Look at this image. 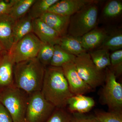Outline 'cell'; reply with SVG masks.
<instances>
[{
    "label": "cell",
    "mask_w": 122,
    "mask_h": 122,
    "mask_svg": "<svg viewBox=\"0 0 122 122\" xmlns=\"http://www.w3.org/2000/svg\"><path fill=\"white\" fill-rule=\"evenodd\" d=\"M97 4L87 5L70 16L68 35L81 38L96 28L98 16Z\"/></svg>",
    "instance_id": "cell-4"
},
{
    "label": "cell",
    "mask_w": 122,
    "mask_h": 122,
    "mask_svg": "<svg viewBox=\"0 0 122 122\" xmlns=\"http://www.w3.org/2000/svg\"><path fill=\"white\" fill-rule=\"evenodd\" d=\"M74 63L80 77L93 89L105 82L106 72L96 67L89 53L76 56Z\"/></svg>",
    "instance_id": "cell-5"
},
{
    "label": "cell",
    "mask_w": 122,
    "mask_h": 122,
    "mask_svg": "<svg viewBox=\"0 0 122 122\" xmlns=\"http://www.w3.org/2000/svg\"><path fill=\"white\" fill-rule=\"evenodd\" d=\"M15 0L0 1V16L8 15L10 10L15 2Z\"/></svg>",
    "instance_id": "cell-30"
},
{
    "label": "cell",
    "mask_w": 122,
    "mask_h": 122,
    "mask_svg": "<svg viewBox=\"0 0 122 122\" xmlns=\"http://www.w3.org/2000/svg\"></svg>",
    "instance_id": "cell-34"
},
{
    "label": "cell",
    "mask_w": 122,
    "mask_h": 122,
    "mask_svg": "<svg viewBox=\"0 0 122 122\" xmlns=\"http://www.w3.org/2000/svg\"><path fill=\"white\" fill-rule=\"evenodd\" d=\"M55 107L46 99L41 91L29 94L25 122H45Z\"/></svg>",
    "instance_id": "cell-7"
},
{
    "label": "cell",
    "mask_w": 122,
    "mask_h": 122,
    "mask_svg": "<svg viewBox=\"0 0 122 122\" xmlns=\"http://www.w3.org/2000/svg\"><path fill=\"white\" fill-rule=\"evenodd\" d=\"M108 34L104 29L96 27L79 38L82 46L86 51L99 48Z\"/></svg>",
    "instance_id": "cell-15"
},
{
    "label": "cell",
    "mask_w": 122,
    "mask_h": 122,
    "mask_svg": "<svg viewBox=\"0 0 122 122\" xmlns=\"http://www.w3.org/2000/svg\"><path fill=\"white\" fill-rule=\"evenodd\" d=\"M76 57V56L66 51L59 45H55L54 52L50 66L55 67H62L66 63L74 62Z\"/></svg>",
    "instance_id": "cell-19"
},
{
    "label": "cell",
    "mask_w": 122,
    "mask_h": 122,
    "mask_svg": "<svg viewBox=\"0 0 122 122\" xmlns=\"http://www.w3.org/2000/svg\"><path fill=\"white\" fill-rule=\"evenodd\" d=\"M116 79L114 73L107 69L100 100L102 104L107 106L109 111L122 112V86Z\"/></svg>",
    "instance_id": "cell-6"
},
{
    "label": "cell",
    "mask_w": 122,
    "mask_h": 122,
    "mask_svg": "<svg viewBox=\"0 0 122 122\" xmlns=\"http://www.w3.org/2000/svg\"><path fill=\"white\" fill-rule=\"evenodd\" d=\"M111 65L110 69L114 73L116 77L122 73V49L114 51L110 55Z\"/></svg>",
    "instance_id": "cell-27"
},
{
    "label": "cell",
    "mask_w": 122,
    "mask_h": 122,
    "mask_svg": "<svg viewBox=\"0 0 122 122\" xmlns=\"http://www.w3.org/2000/svg\"><path fill=\"white\" fill-rule=\"evenodd\" d=\"M42 93L55 108H66L73 94L70 90L62 67H46Z\"/></svg>",
    "instance_id": "cell-1"
},
{
    "label": "cell",
    "mask_w": 122,
    "mask_h": 122,
    "mask_svg": "<svg viewBox=\"0 0 122 122\" xmlns=\"http://www.w3.org/2000/svg\"><path fill=\"white\" fill-rule=\"evenodd\" d=\"M4 51H5L4 50L2 46L0 45V54L2 53Z\"/></svg>",
    "instance_id": "cell-32"
},
{
    "label": "cell",
    "mask_w": 122,
    "mask_h": 122,
    "mask_svg": "<svg viewBox=\"0 0 122 122\" xmlns=\"http://www.w3.org/2000/svg\"><path fill=\"white\" fill-rule=\"evenodd\" d=\"M58 45L63 50L76 56L86 52L82 46L79 38L68 34L61 37Z\"/></svg>",
    "instance_id": "cell-18"
},
{
    "label": "cell",
    "mask_w": 122,
    "mask_h": 122,
    "mask_svg": "<svg viewBox=\"0 0 122 122\" xmlns=\"http://www.w3.org/2000/svg\"><path fill=\"white\" fill-rule=\"evenodd\" d=\"M62 68L70 90L74 95H84L93 90L80 77L74 62L66 63L62 66Z\"/></svg>",
    "instance_id": "cell-9"
},
{
    "label": "cell",
    "mask_w": 122,
    "mask_h": 122,
    "mask_svg": "<svg viewBox=\"0 0 122 122\" xmlns=\"http://www.w3.org/2000/svg\"><path fill=\"white\" fill-rule=\"evenodd\" d=\"M98 2L96 0H59L50 7L48 12L70 17L87 5Z\"/></svg>",
    "instance_id": "cell-10"
},
{
    "label": "cell",
    "mask_w": 122,
    "mask_h": 122,
    "mask_svg": "<svg viewBox=\"0 0 122 122\" xmlns=\"http://www.w3.org/2000/svg\"><path fill=\"white\" fill-rule=\"evenodd\" d=\"M29 96L14 85L0 90V103L8 111L13 122H25Z\"/></svg>",
    "instance_id": "cell-3"
},
{
    "label": "cell",
    "mask_w": 122,
    "mask_h": 122,
    "mask_svg": "<svg viewBox=\"0 0 122 122\" xmlns=\"http://www.w3.org/2000/svg\"><path fill=\"white\" fill-rule=\"evenodd\" d=\"M92 61L99 70H104L111 65L109 51L104 49H98L89 53Z\"/></svg>",
    "instance_id": "cell-21"
},
{
    "label": "cell",
    "mask_w": 122,
    "mask_h": 122,
    "mask_svg": "<svg viewBox=\"0 0 122 122\" xmlns=\"http://www.w3.org/2000/svg\"><path fill=\"white\" fill-rule=\"evenodd\" d=\"M45 68L37 57L15 63L14 85L29 94L41 91Z\"/></svg>",
    "instance_id": "cell-2"
},
{
    "label": "cell",
    "mask_w": 122,
    "mask_h": 122,
    "mask_svg": "<svg viewBox=\"0 0 122 122\" xmlns=\"http://www.w3.org/2000/svg\"><path fill=\"white\" fill-rule=\"evenodd\" d=\"M95 116L101 122H122V112L96 111Z\"/></svg>",
    "instance_id": "cell-26"
},
{
    "label": "cell",
    "mask_w": 122,
    "mask_h": 122,
    "mask_svg": "<svg viewBox=\"0 0 122 122\" xmlns=\"http://www.w3.org/2000/svg\"><path fill=\"white\" fill-rule=\"evenodd\" d=\"M33 21L28 14L15 21L13 29V46L27 34L33 32Z\"/></svg>",
    "instance_id": "cell-17"
},
{
    "label": "cell",
    "mask_w": 122,
    "mask_h": 122,
    "mask_svg": "<svg viewBox=\"0 0 122 122\" xmlns=\"http://www.w3.org/2000/svg\"><path fill=\"white\" fill-rule=\"evenodd\" d=\"M33 32L42 42L53 45H58L61 37L40 18L33 20Z\"/></svg>",
    "instance_id": "cell-12"
},
{
    "label": "cell",
    "mask_w": 122,
    "mask_h": 122,
    "mask_svg": "<svg viewBox=\"0 0 122 122\" xmlns=\"http://www.w3.org/2000/svg\"><path fill=\"white\" fill-rule=\"evenodd\" d=\"M15 64L9 52L4 51L0 61V90L14 85Z\"/></svg>",
    "instance_id": "cell-13"
},
{
    "label": "cell",
    "mask_w": 122,
    "mask_h": 122,
    "mask_svg": "<svg viewBox=\"0 0 122 122\" xmlns=\"http://www.w3.org/2000/svg\"><path fill=\"white\" fill-rule=\"evenodd\" d=\"M122 33L121 31H116L108 34L103 43L98 49L115 51L122 49Z\"/></svg>",
    "instance_id": "cell-23"
},
{
    "label": "cell",
    "mask_w": 122,
    "mask_h": 122,
    "mask_svg": "<svg viewBox=\"0 0 122 122\" xmlns=\"http://www.w3.org/2000/svg\"><path fill=\"white\" fill-rule=\"evenodd\" d=\"M122 12V1L117 0H112L107 2L103 11L105 17L111 18L117 17Z\"/></svg>",
    "instance_id": "cell-25"
},
{
    "label": "cell",
    "mask_w": 122,
    "mask_h": 122,
    "mask_svg": "<svg viewBox=\"0 0 122 122\" xmlns=\"http://www.w3.org/2000/svg\"><path fill=\"white\" fill-rule=\"evenodd\" d=\"M42 42L31 33L18 42L9 52L15 63L36 58Z\"/></svg>",
    "instance_id": "cell-8"
},
{
    "label": "cell",
    "mask_w": 122,
    "mask_h": 122,
    "mask_svg": "<svg viewBox=\"0 0 122 122\" xmlns=\"http://www.w3.org/2000/svg\"><path fill=\"white\" fill-rule=\"evenodd\" d=\"M15 22L8 14L0 16V45L4 50L8 52L13 45V29Z\"/></svg>",
    "instance_id": "cell-11"
},
{
    "label": "cell",
    "mask_w": 122,
    "mask_h": 122,
    "mask_svg": "<svg viewBox=\"0 0 122 122\" xmlns=\"http://www.w3.org/2000/svg\"><path fill=\"white\" fill-rule=\"evenodd\" d=\"M59 0H36L28 12L33 20L39 18Z\"/></svg>",
    "instance_id": "cell-22"
},
{
    "label": "cell",
    "mask_w": 122,
    "mask_h": 122,
    "mask_svg": "<svg viewBox=\"0 0 122 122\" xmlns=\"http://www.w3.org/2000/svg\"><path fill=\"white\" fill-rule=\"evenodd\" d=\"M93 99L84 95H74L68 100L67 106L71 114H86L91 110L94 106Z\"/></svg>",
    "instance_id": "cell-16"
},
{
    "label": "cell",
    "mask_w": 122,
    "mask_h": 122,
    "mask_svg": "<svg viewBox=\"0 0 122 122\" xmlns=\"http://www.w3.org/2000/svg\"><path fill=\"white\" fill-rule=\"evenodd\" d=\"M0 122H13L11 115L0 103Z\"/></svg>",
    "instance_id": "cell-31"
},
{
    "label": "cell",
    "mask_w": 122,
    "mask_h": 122,
    "mask_svg": "<svg viewBox=\"0 0 122 122\" xmlns=\"http://www.w3.org/2000/svg\"><path fill=\"white\" fill-rule=\"evenodd\" d=\"M36 0H15L8 15L15 20L26 15Z\"/></svg>",
    "instance_id": "cell-20"
},
{
    "label": "cell",
    "mask_w": 122,
    "mask_h": 122,
    "mask_svg": "<svg viewBox=\"0 0 122 122\" xmlns=\"http://www.w3.org/2000/svg\"><path fill=\"white\" fill-rule=\"evenodd\" d=\"M2 53L1 54V55H0V61H1V57H2Z\"/></svg>",
    "instance_id": "cell-33"
},
{
    "label": "cell",
    "mask_w": 122,
    "mask_h": 122,
    "mask_svg": "<svg viewBox=\"0 0 122 122\" xmlns=\"http://www.w3.org/2000/svg\"><path fill=\"white\" fill-rule=\"evenodd\" d=\"M70 17L48 12L40 18L62 37L68 34Z\"/></svg>",
    "instance_id": "cell-14"
},
{
    "label": "cell",
    "mask_w": 122,
    "mask_h": 122,
    "mask_svg": "<svg viewBox=\"0 0 122 122\" xmlns=\"http://www.w3.org/2000/svg\"><path fill=\"white\" fill-rule=\"evenodd\" d=\"M54 46L42 42L37 58L45 67L50 66L54 52Z\"/></svg>",
    "instance_id": "cell-24"
},
{
    "label": "cell",
    "mask_w": 122,
    "mask_h": 122,
    "mask_svg": "<svg viewBox=\"0 0 122 122\" xmlns=\"http://www.w3.org/2000/svg\"><path fill=\"white\" fill-rule=\"evenodd\" d=\"M70 122H101L95 115H87L86 114L73 113L71 114Z\"/></svg>",
    "instance_id": "cell-29"
},
{
    "label": "cell",
    "mask_w": 122,
    "mask_h": 122,
    "mask_svg": "<svg viewBox=\"0 0 122 122\" xmlns=\"http://www.w3.org/2000/svg\"><path fill=\"white\" fill-rule=\"evenodd\" d=\"M72 114L66 108H55L45 122H70Z\"/></svg>",
    "instance_id": "cell-28"
}]
</instances>
